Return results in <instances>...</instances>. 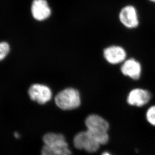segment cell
I'll return each instance as SVG.
<instances>
[{"instance_id": "cell-16", "label": "cell", "mask_w": 155, "mask_h": 155, "mask_svg": "<svg viewBox=\"0 0 155 155\" xmlns=\"http://www.w3.org/2000/svg\"><path fill=\"white\" fill-rule=\"evenodd\" d=\"M150 1L153 2H155V0H150Z\"/></svg>"}, {"instance_id": "cell-6", "label": "cell", "mask_w": 155, "mask_h": 155, "mask_svg": "<svg viewBox=\"0 0 155 155\" xmlns=\"http://www.w3.org/2000/svg\"><path fill=\"white\" fill-rule=\"evenodd\" d=\"M104 58L111 64H117L126 60V50L119 46L113 45L107 47L103 51Z\"/></svg>"}, {"instance_id": "cell-1", "label": "cell", "mask_w": 155, "mask_h": 155, "mask_svg": "<svg viewBox=\"0 0 155 155\" xmlns=\"http://www.w3.org/2000/svg\"><path fill=\"white\" fill-rule=\"evenodd\" d=\"M55 103L61 110H74L80 105V94L78 91L75 88H66L57 94L55 97Z\"/></svg>"}, {"instance_id": "cell-11", "label": "cell", "mask_w": 155, "mask_h": 155, "mask_svg": "<svg viewBox=\"0 0 155 155\" xmlns=\"http://www.w3.org/2000/svg\"><path fill=\"white\" fill-rule=\"evenodd\" d=\"M43 141L45 145L47 146L59 145L67 142L63 135L53 133H47L44 135L43 137Z\"/></svg>"}, {"instance_id": "cell-10", "label": "cell", "mask_w": 155, "mask_h": 155, "mask_svg": "<svg viewBox=\"0 0 155 155\" xmlns=\"http://www.w3.org/2000/svg\"><path fill=\"white\" fill-rule=\"evenodd\" d=\"M71 151L66 142L59 145H44L41 151V155H71Z\"/></svg>"}, {"instance_id": "cell-15", "label": "cell", "mask_w": 155, "mask_h": 155, "mask_svg": "<svg viewBox=\"0 0 155 155\" xmlns=\"http://www.w3.org/2000/svg\"><path fill=\"white\" fill-rule=\"evenodd\" d=\"M15 137H16V138H19V134L17 133H15Z\"/></svg>"}, {"instance_id": "cell-5", "label": "cell", "mask_w": 155, "mask_h": 155, "mask_svg": "<svg viewBox=\"0 0 155 155\" xmlns=\"http://www.w3.org/2000/svg\"><path fill=\"white\" fill-rule=\"evenodd\" d=\"M87 130L95 133H107L109 129V123L101 116L90 114L85 120Z\"/></svg>"}, {"instance_id": "cell-12", "label": "cell", "mask_w": 155, "mask_h": 155, "mask_svg": "<svg viewBox=\"0 0 155 155\" xmlns=\"http://www.w3.org/2000/svg\"><path fill=\"white\" fill-rule=\"evenodd\" d=\"M146 120L153 126H155V106L150 107L146 114Z\"/></svg>"}, {"instance_id": "cell-3", "label": "cell", "mask_w": 155, "mask_h": 155, "mask_svg": "<svg viewBox=\"0 0 155 155\" xmlns=\"http://www.w3.org/2000/svg\"><path fill=\"white\" fill-rule=\"evenodd\" d=\"M30 98L40 104H44L51 100L52 92L46 85L35 84L30 87L28 91Z\"/></svg>"}, {"instance_id": "cell-14", "label": "cell", "mask_w": 155, "mask_h": 155, "mask_svg": "<svg viewBox=\"0 0 155 155\" xmlns=\"http://www.w3.org/2000/svg\"><path fill=\"white\" fill-rule=\"evenodd\" d=\"M101 155H111V154H110V153H109L108 152H105L103 153Z\"/></svg>"}, {"instance_id": "cell-7", "label": "cell", "mask_w": 155, "mask_h": 155, "mask_svg": "<svg viewBox=\"0 0 155 155\" xmlns=\"http://www.w3.org/2000/svg\"><path fill=\"white\" fill-rule=\"evenodd\" d=\"M151 99L149 91L142 88H135L130 91L127 97L129 105L140 107L145 105Z\"/></svg>"}, {"instance_id": "cell-8", "label": "cell", "mask_w": 155, "mask_h": 155, "mask_svg": "<svg viewBox=\"0 0 155 155\" xmlns=\"http://www.w3.org/2000/svg\"><path fill=\"white\" fill-rule=\"evenodd\" d=\"M121 72L125 76L137 80L140 78L142 67L137 60L133 58L129 59L123 62L121 67Z\"/></svg>"}, {"instance_id": "cell-13", "label": "cell", "mask_w": 155, "mask_h": 155, "mask_svg": "<svg viewBox=\"0 0 155 155\" xmlns=\"http://www.w3.org/2000/svg\"><path fill=\"white\" fill-rule=\"evenodd\" d=\"M10 50L9 44L6 42L0 43V61L5 58Z\"/></svg>"}, {"instance_id": "cell-2", "label": "cell", "mask_w": 155, "mask_h": 155, "mask_svg": "<svg viewBox=\"0 0 155 155\" xmlns=\"http://www.w3.org/2000/svg\"><path fill=\"white\" fill-rule=\"evenodd\" d=\"M73 143L77 149L84 150L89 153L96 152L100 146L87 130L78 133L74 137Z\"/></svg>"}, {"instance_id": "cell-4", "label": "cell", "mask_w": 155, "mask_h": 155, "mask_svg": "<svg viewBox=\"0 0 155 155\" xmlns=\"http://www.w3.org/2000/svg\"><path fill=\"white\" fill-rule=\"evenodd\" d=\"M119 19L124 26L127 28H135L139 24L136 9L133 6H126L121 10Z\"/></svg>"}, {"instance_id": "cell-9", "label": "cell", "mask_w": 155, "mask_h": 155, "mask_svg": "<svg viewBox=\"0 0 155 155\" xmlns=\"http://www.w3.org/2000/svg\"><path fill=\"white\" fill-rule=\"evenodd\" d=\"M31 12L34 18L38 21L46 20L51 15V10L46 0H34Z\"/></svg>"}]
</instances>
